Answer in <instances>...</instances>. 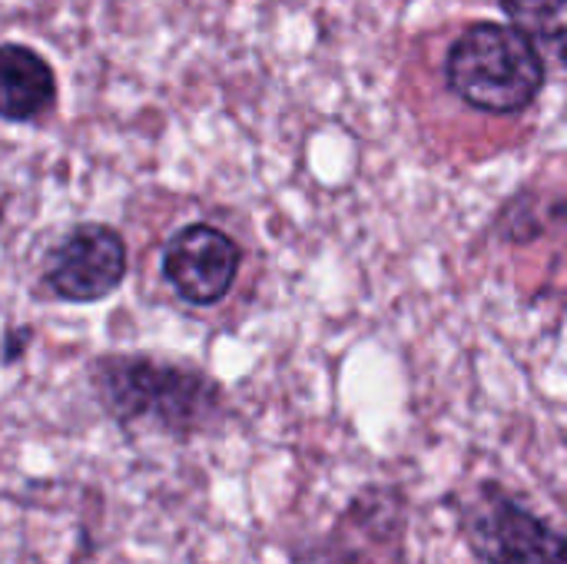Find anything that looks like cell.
<instances>
[{
  "mask_svg": "<svg viewBox=\"0 0 567 564\" xmlns=\"http://www.w3.org/2000/svg\"><path fill=\"white\" fill-rule=\"evenodd\" d=\"M93 386L113 419H146L179 435L203 429L219 406V389L209 379L150 359H103L93 369Z\"/></svg>",
  "mask_w": 567,
  "mask_h": 564,
  "instance_id": "7a4b0ae2",
  "label": "cell"
},
{
  "mask_svg": "<svg viewBox=\"0 0 567 564\" xmlns=\"http://www.w3.org/2000/svg\"><path fill=\"white\" fill-rule=\"evenodd\" d=\"M239 273V249L236 243L206 223L179 229L163 253V276L166 283L193 306L219 302Z\"/></svg>",
  "mask_w": 567,
  "mask_h": 564,
  "instance_id": "5b68a950",
  "label": "cell"
},
{
  "mask_svg": "<svg viewBox=\"0 0 567 564\" xmlns=\"http://www.w3.org/2000/svg\"><path fill=\"white\" fill-rule=\"evenodd\" d=\"M465 535L485 564H567V539L495 485L465 509Z\"/></svg>",
  "mask_w": 567,
  "mask_h": 564,
  "instance_id": "3957f363",
  "label": "cell"
},
{
  "mask_svg": "<svg viewBox=\"0 0 567 564\" xmlns=\"http://www.w3.org/2000/svg\"><path fill=\"white\" fill-rule=\"evenodd\" d=\"M126 276V246L120 233L100 223L70 229L47 259L43 283L66 302H96Z\"/></svg>",
  "mask_w": 567,
  "mask_h": 564,
  "instance_id": "277c9868",
  "label": "cell"
},
{
  "mask_svg": "<svg viewBox=\"0 0 567 564\" xmlns=\"http://www.w3.org/2000/svg\"><path fill=\"white\" fill-rule=\"evenodd\" d=\"M445 76L468 106L518 113L538 96L545 60L535 40L515 23H475L452 43Z\"/></svg>",
  "mask_w": 567,
  "mask_h": 564,
  "instance_id": "6da1fadb",
  "label": "cell"
},
{
  "mask_svg": "<svg viewBox=\"0 0 567 564\" xmlns=\"http://www.w3.org/2000/svg\"><path fill=\"white\" fill-rule=\"evenodd\" d=\"M0 80H3V116L7 120H33L56 96L53 70L47 66V60L20 43L3 47Z\"/></svg>",
  "mask_w": 567,
  "mask_h": 564,
  "instance_id": "8992f818",
  "label": "cell"
},
{
  "mask_svg": "<svg viewBox=\"0 0 567 564\" xmlns=\"http://www.w3.org/2000/svg\"><path fill=\"white\" fill-rule=\"evenodd\" d=\"M502 7L542 53L567 66V0H502Z\"/></svg>",
  "mask_w": 567,
  "mask_h": 564,
  "instance_id": "52a82bcc",
  "label": "cell"
}]
</instances>
